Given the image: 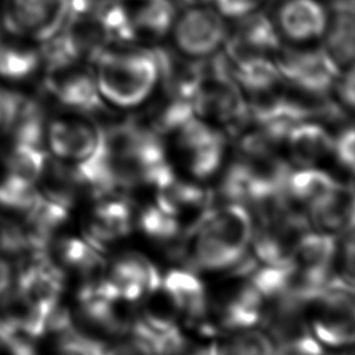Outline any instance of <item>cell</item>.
<instances>
[{"label": "cell", "instance_id": "29", "mask_svg": "<svg viewBox=\"0 0 355 355\" xmlns=\"http://www.w3.org/2000/svg\"><path fill=\"white\" fill-rule=\"evenodd\" d=\"M333 153L343 166L355 172V128H347L334 137Z\"/></svg>", "mask_w": 355, "mask_h": 355}, {"label": "cell", "instance_id": "15", "mask_svg": "<svg viewBox=\"0 0 355 355\" xmlns=\"http://www.w3.org/2000/svg\"><path fill=\"white\" fill-rule=\"evenodd\" d=\"M284 141L291 157L305 166L322 161L333 153L334 146V137L330 132L322 123L311 119L297 125Z\"/></svg>", "mask_w": 355, "mask_h": 355}, {"label": "cell", "instance_id": "1", "mask_svg": "<svg viewBox=\"0 0 355 355\" xmlns=\"http://www.w3.org/2000/svg\"><path fill=\"white\" fill-rule=\"evenodd\" d=\"M254 239L250 212L237 202L209 211L191 230L190 261L202 270H222L237 263Z\"/></svg>", "mask_w": 355, "mask_h": 355}, {"label": "cell", "instance_id": "9", "mask_svg": "<svg viewBox=\"0 0 355 355\" xmlns=\"http://www.w3.org/2000/svg\"><path fill=\"white\" fill-rule=\"evenodd\" d=\"M46 89L64 107L82 114H97L105 110L94 75L80 69L47 72Z\"/></svg>", "mask_w": 355, "mask_h": 355}, {"label": "cell", "instance_id": "26", "mask_svg": "<svg viewBox=\"0 0 355 355\" xmlns=\"http://www.w3.org/2000/svg\"><path fill=\"white\" fill-rule=\"evenodd\" d=\"M35 187L6 175L0 182V207L26 214L40 196Z\"/></svg>", "mask_w": 355, "mask_h": 355}, {"label": "cell", "instance_id": "25", "mask_svg": "<svg viewBox=\"0 0 355 355\" xmlns=\"http://www.w3.org/2000/svg\"><path fill=\"white\" fill-rule=\"evenodd\" d=\"M225 155V139L215 130L207 140L189 151V166L194 176L204 179L216 172Z\"/></svg>", "mask_w": 355, "mask_h": 355}, {"label": "cell", "instance_id": "2", "mask_svg": "<svg viewBox=\"0 0 355 355\" xmlns=\"http://www.w3.org/2000/svg\"><path fill=\"white\" fill-rule=\"evenodd\" d=\"M93 62L94 79L103 100L119 108L143 104L159 83L154 50L105 49Z\"/></svg>", "mask_w": 355, "mask_h": 355}, {"label": "cell", "instance_id": "3", "mask_svg": "<svg viewBox=\"0 0 355 355\" xmlns=\"http://www.w3.org/2000/svg\"><path fill=\"white\" fill-rule=\"evenodd\" d=\"M309 329L324 347H347L355 343V283L343 279L327 282L309 298Z\"/></svg>", "mask_w": 355, "mask_h": 355}, {"label": "cell", "instance_id": "16", "mask_svg": "<svg viewBox=\"0 0 355 355\" xmlns=\"http://www.w3.org/2000/svg\"><path fill=\"white\" fill-rule=\"evenodd\" d=\"M162 288L173 306L190 318H201L207 311V291L202 282L183 269L169 270L162 277Z\"/></svg>", "mask_w": 355, "mask_h": 355}, {"label": "cell", "instance_id": "19", "mask_svg": "<svg viewBox=\"0 0 355 355\" xmlns=\"http://www.w3.org/2000/svg\"><path fill=\"white\" fill-rule=\"evenodd\" d=\"M139 6L132 11L137 35L150 37H164L176 21V7L173 0H139Z\"/></svg>", "mask_w": 355, "mask_h": 355}, {"label": "cell", "instance_id": "4", "mask_svg": "<svg viewBox=\"0 0 355 355\" xmlns=\"http://www.w3.org/2000/svg\"><path fill=\"white\" fill-rule=\"evenodd\" d=\"M276 61L283 83L318 98L336 89L343 72V67L323 46L280 51Z\"/></svg>", "mask_w": 355, "mask_h": 355}, {"label": "cell", "instance_id": "20", "mask_svg": "<svg viewBox=\"0 0 355 355\" xmlns=\"http://www.w3.org/2000/svg\"><path fill=\"white\" fill-rule=\"evenodd\" d=\"M94 18L110 43H132L139 37L132 11L123 4V0H103Z\"/></svg>", "mask_w": 355, "mask_h": 355}, {"label": "cell", "instance_id": "28", "mask_svg": "<svg viewBox=\"0 0 355 355\" xmlns=\"http://www.w3.org/2000/svg\"><path fill=\"white\" fill-rule=\"evenodd\" d=\"M204 4L212 7L225 19L239 21L257 10L258 0H204Z\"/></svg>", "mask_w": 355, "mask_h": 355}, {"label": "cell", "instance_id": "14", "mask_svg": "<svg viewBox=\"0 0 355 355\" xmlns=\"http://www.w3.org/2000/svg\"><path fill=\"white\" fill-rule=\"evenodd\" d=\"M232 60L234 82L243 92L266 94L283 83L279 64L272 55L244 54Z\"/></svg>", "mask_w": 355, "mask_h": 355}, {"label": "cell", "instance_id": "10", "mask_svg": "<svg viewBox=\"0 0 355 355\" xmlns=\"http://www.w3.org/2000/svg\"><path fill=\"white\" fill-rule=\"evenodd\" d=\"M329 17V8L320 0H284L275 21L282 36L305 43L324 36Z\"/></svg>", "mask_w": 355, "mask_h": 355}, {"label": "cell", "instance_id": "21", "mask_svg": "<svg viewBox=\"0 0 355 355\" xmlns=\"http://www.w3.org/2000/svg\"><path fill=\"white\" fill-rule=\"evenodd\" d=\"M47 161V154L43 151L42 146L14 143L7 158V176L36 186L44 172Z\"/></svg>", "mask_w": 355, "mask_h": 355}, {"label": "cell", "instance_id": "12", "mask_svg": "<svg viewBox=\"0 0 355 355\" xmlns=\"http://www.w3.org/2000/svg\"><path fill=\"white\" fill-rule=\"evenodd\" d=\"M119 300L135 301L146 293L162 287V276L158 269L143 255L129 254L121 258L112 268L108 279Z\"/></svg>", "mask_w": 355, "mask_h": 355}, {"label": "cell", "instance_id": "8", "mask_svg": "<svg viewBox=\"0 0 355 355\" xmlns=\"http://www.w3.org/2000/svg\"><path fill=\"white\" fill-rule=\"evenodd\" d=\"M282 39L276 21L255 10L237 21V28L230 32L223 50L232 58L244 54L272 55L282 51Z\"/></svg>", "mask_w": 355, "mask_h": 355}, {"label": "cell", "instance_id": "32", "mask_svg": "<svg viewBox=\"0 0 355 355\" xmlns=\"http://www.w3.org/2000/svg\"><path fill=\"white\" fill-rule=\"evenodd\" d=\"M14 284V275L10 263L0 257V301L10 298L11 288Z\"/></svg>", "mask_w": 355, "mask_h": 355}, {"label": "cell", "instance_id": "34", "mask_svg": "<svg viewBox=\"0 0 355 355\" xmlns=\"http://www.w3.org/2000/svg\"><path fill=\"white\" fill-rule=\"evenodd\" d=\"M345 222L352 233V236H355V197L349 200L348 202V208H347V216H345Z\"/></svg>", "mask_w": 355, "mask_h": 355}, {"label": "cell", "instance_id": "6", "mask_svg": "<svg viewBox=\"0 0 355 355\" xmlns=\"http://www.w3.org/2000/svg\"><path fill=\"white\" fill-rule=\"evenodd\" d=\"M68 0H7L4 24L15 35L46 42L67 22Z\"/></svg>", "mask_w": 355, "mask_h": 355}, {"label": "cell", "instance_id": "30", "mask_svg": "<svg viewBox=\"0 0 355 355\" xmlns=\"http://www.w3.org/2000/svg\"><path fill=\"white\" fill-rule=\"evenodd\" d=\"M22 98L18 93L0 89V130H8Z\"/></svg>", "mask_w": 355, "mask_h": 355}, {"label": "cell", "instance_id": "22", "mask_svg": "<svg viewBox=\"0 0 355 355\" xmlns=\"http://www.w3.org/2000/svg\"><path fill=\"white\" fill-rule=\"evenodd\" d=\"M40 51L0 42V78L19 82L31 78L40 67Z\"/></svg>", "mask_w": 355, "mask_h": 355}, {"label": "cell", "instance_id": "11", "mask_svg": "<svg viewBox=\"0 0 355 355\" xmlns=\"http://www.w3.org/2000/svg\"><path fill=\"white\" fill-rule=\"evenodd\" d=\"M252 118L262 137L284 141L297 125L311 119V110L294 98L275 97L254 107Z\"/></svg>", "mask_w": 355, "mask_h": 355}, {"label": "cell", "instance_id": "31", "mask_svg": "<svg viewBox=\"0 0 355 355\" xmlns=\"http://www.w3.org/2000/svg\"><path fill=\"white\" fill-rule=\"evenodd\" d=\"M336 90L338 92L341 101L347 107L355 110V64L347 67V69L341 72Z\"/></svg>", "mask_w": 355, "mask_h": 355}, {"label": "cell", "instance_id": "33", "mask_svg": "<svg viewBox=\"0 0 355 355\" xmlns=\"http://www.w3.org/2000/svg\"><path fill=\"white\" fill-rule=\"evenodd\" d=\"M343 263L347 273L345 279L355 283V236H352V239L344 247Z\"/></svg>", "mask_w": 355, "mask_h": 355}, {"label": "cell", "instance_id": "5", "mask_svg": "<svg viewBox=\"0 0 355 355\" xmlns=\"http://www.w3.org/2000/svg\"><path fill=\"white\" fill-rule=\"evenodd\" d=\"M171 32L176 47L193 58H208L218 53L230 35L226 19L205 4L190 6L176 17Z\"/></svg>", "mask_w": 355, "mask_h": 355}, {"label": "cell", "instance_id": "17", "mask_svg": "<svg viewBox=\"0 0 355 355\" xmlns=\"http://www.w3.org/2000/svg\"><path fill=\"white\" fill-rule=\"evenodd\" d=\"M132 223V211L129 204L121 198H108L94 208L90 226V241H112L129 233Z\"/></svg>", "mask_w": 355, "mask_h": 355}, {"label": "cell", "instance_id": "23", "mask_svg": "<svg viewBox=\"0 0 355 355\" xmlns=\"http://www.w3.org/2000/svg\"><path fill=\"white\" fill-rule=\"evenodd\" d=\"M272 340L254 329L236 330L229 338L212 345L204 355H273Z\"/></svg>", "mask_w": 355, "mask_h": 355}, {"label": "cell", "instance_id": "7", "mask_svg": "<svg viewBox=\"0 0 355 355\" xmlns=\"http://www.w3.org/2000/svg\"><path fill=\"white\" fill-rule=\"evenodd\" d=\"M46 140L51 154L68 162H83L100 147L103 128L75 118L53 119L46 129Z\"/></svg>", "mask_w": 355, "mask_h": 355}, {"label": "cell", "instance_id": "13", "mask_svg": "<svg viewBox=\"0 0 355 355\" xmlns=\"http://www.w3.org/2000/svg\"><path fill=\"white\" fill-rule=\"evenodd\" d=\"M323 47L341 67L355 64V0H333Z\"/></svg>", "mask_w": 355, "mask_h": 355}, {"label": "cell", "instance_id": "27", "mask_svg": "<svg viewBox=\"0 0 355 355\" xmlns=\"http://www.w3.org/2000/svg\"><path fill=\"white\" fill-rule=\"evenodd\" d=\"M139 225L144 234L155 240H171L179 233L176 216L162 211L157 205L147 207L141 211Z\"/></svg>", "mask_w": 355, "mask_h": 355}, {"label": "cell", "instance_id": "35", "mask_svg": "<svg viewBox=\"0 0 355 355\" xmlns=\"http://www.w3.org/2000/svg\"><path fill=\"white\" fill-rule=\"evenodd\" d=\"M180 1L182 4H186V6H200V4H204V0H178Z\"/></svg>", "mask_w": 355, "mask_h": 355}, {"label": "cell", "instance_id": "24", "mask_svg": "<svg viewBox=\"0 0 355 355\" xmlns=\"http://www.w3.org/2000/svg\"><path fill=\"white\" fill-rule=\"evenodd\" d=\"M58 254L62 263L83 275L97 272L103 268L104 259L92 243L80 239H65L60 243Z\"/></svg>", "mask_w": 355, "mask_h": 355}, {"label": "cell", "instance_id": "18", "mask_svg": "<svg viewBox=\"0 0 355 355\" xmlns=\"http://www.w3.org/2000/svg\"><path fill=\"white\" fill-rule=\"evenodd\" d=\"M266 300L251 284L243 286L226 304L223 309V323L234 330L251 329L262 318Z\"/></svg>", "mask_w": 355, "mask_h": 355}]
</instances>
